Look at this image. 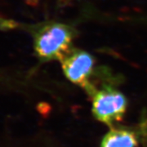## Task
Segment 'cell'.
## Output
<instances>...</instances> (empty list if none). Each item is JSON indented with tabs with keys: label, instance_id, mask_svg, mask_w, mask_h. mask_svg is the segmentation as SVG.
I'll return each instance as SVG.
<instances>
[{
	"label": "cell",
	"instance_id": "obj_1",
	"mask_svg": "<svg viewBox=\"0 0 147 147\" xmlns=\"http://www.w3.org/2000/svg\"><path fill=\"white\" fill-rule=\"evenodd\" d=\"M77 35L71 25L61 21H47L34 27L33 48L42 62L61 61L72 49Z\"/></svg>",
	"mask_w": 147,
	"mask_h": 147
},
{
	"label": "cell",
	"instance_id": "obj_2",
	"mask_svg": "<svg viewBox=\"0 0 147 147\" xmlns=\"http://www.w3.org/2000/svg\"><path fill=\"white\" fill-rule=\"evenodd\" d=\"M92 96V111L97 120L108 126H113L123 119L127 107V100L119 90L104 87L100 90H95Z\"/></svg>",
	"mask_w": 147,
	"mask_h": 147
},
{
	"label": "cell",
	"instance_id": "obj_3",
	"mask_svg": "<svg viewBox=\"0 0 147 147\" xmlns=\"http://www.w3.org/2000/svg\"><path fill=\"white\" fill-rule=\"evenodd\" d=\"M64 74L73 84L83 88L92 95L95 87L91 83V77L95 66L94 57L82 49L73 48L60 61Z\"/></svg>",
	"mask_w": 147,
	"mask_h": 147
},
{
	"label": "cell",
	"instance_id": "obj_4",
	"mask_svg": "<svg viewBox=\"0 0 147 147\" xmlns=\"http://www.w3.org/2000/svg\"><path fill=\"white\" fill-rule=\"evenodd\" d=\"M137 134L127 128L112 127L103 137L100 147H137Z\"/></svg>",
	"mask_w": 147,
	"mask_h": 147
}]
</instances>
